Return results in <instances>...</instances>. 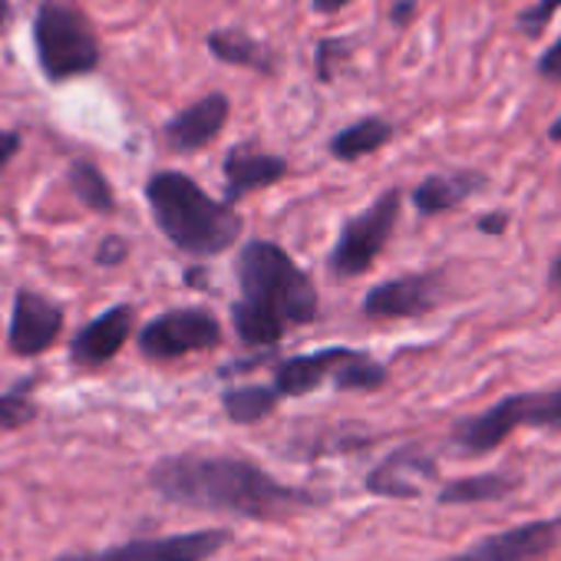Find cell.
Listing matches in <instances>:
<instances>
[{
  "instance_id": "obj_1",
  "label": "cell",
  "mask_w": 561,
  "mask_h": 561,
  "mask_svg": "<svg viewBox=\"0 0 561 561\" xmlns=\"http://www.w3.org/2000/svg\"><path fill=\"white\" fill-rule=\"evenodd\" d=\"M149 485L172 505L198 512H228L254 522L288 518L321 502L308 489L277 482L251 459L208 453H179L159 459L149 469Z\"/></svg>"
},
{
  "instance_id": "obj_2",
  "label": "cell",
  "mask_w": 561,
  "mask_h": 561,
  "mask_svg": "<svg viewBox=\"0 0 561 561\" xmlns=\"http://www.w3.org/2000/svg\"><path fill=\"white\" fill-rule=\"evenodd\" d=\"M241 301L231 305V324L241 344L274 347L288 328L314 324L318 291L314 280L291 261V254L264 238H251L238 251Z\"/></svg>"
},
{
  "instance_id": "obj_3",
  "label": "cell",
  "mask_w": 561,
  "mask_h": 561,
  "mask_svg": "<svg viewBox=\"0 0 561 561\" xmlns=\"http://www.w3.org/2000/svg\"><path fill=\"white\" fill-rule=\"evenodd\" d=\"M146 198L159 231L192 257L221 254L241 238V215L225 198H211L185 172H156L146 182Z\"/></svg>"
},
{
  "instance_id": "obj_4",
  "label": "cell",
  "mask_w": 561,
  "mask_h": 561,
  "mask_svg": "<svg viewBox=\"0 0 561 561\" xmlns=\"http://www.w3.org/2000/svg\"><path fill=\"white\" fill-rule=\"evenodd\" d=\"M515 430L561 433V387L502 397L489 410L456 420L449 443L462 456H485V453L499 449Z\"/></svg>"
},
{
  "instance_id": "obj_5",
  "label": "cell",
  "mask_w": 561,
  "mask_h": 561,
  "mask_svg": "<svg viewBox=\"0 0 561 561\" xmlns=\"http://www.w3.org/2000/svg\"><path fill=\"white\" fill-rule=\"evenodd\" d=\"M34 44L41 70L50 83L87 77L100 67V41L83 11L67 0H44L34 18Z\"/></svg>"
},
{
  "instance_id": "obj_6",
  "label": "cell",
  "mask_w": 561,
  "mask_h": 561,
  "mask_svg": "<svg viewBox=\"0 0 561 561\" xmlns=\"http://www.w3.org/2000/svg\"><path fill=\"white\" fill-rule=\"evenodd\" d=\"M400 208H403V192L400 188H387L380 192L360 215L347 218L341 225V234L331 248V274L334 277H360L374 267V261L383 254L387 241L397 231L400 221Z\"/></svg>"
},
{
  "instance_id": "obj_7",
  "label": "cell",
  "mask_w": 561,
  "mask_h": 561,
  "mask_svg": "<svg viewBox=\"0 0 561 561\" xmlns=\"http://www.w3.org/2000/svg\"><path fill=\"white\" fill-rule=\"evenodd\" d=\"M231 545V528H202L159 538H133L103 551H70L54 561H208Z\"/></svg>"
},
{
  "instance_id": "obj_8",
  "label": "cell",
  "mask_w": 561,
  "mask_h": 561,
  "mask_svg": "<svg viewBox=\"0 0 561 561\" xmlns=\"http://www.w3.org/2000/svg\"><path fill=\"white\" fill-rule=\"evenodd\" d=\"M221 344V324L202 308H179L152 318L139 331V351L149 360H175L185 354L215 351Z\"/></svg>"
},
{
  "instance_id": "obj_9",
  "label": "cell",
  "mask_w": 561,
  "mask_h": 561,
  "mask_svg": "<svg viewBox=\"0 0 561 561\" xmlns=\"http://www.w3.org/2000/svg\"><path fill=\"white\" fill-rule=\"evenodd\" d=\"M443 271H416L374 285L364 298V318L370 321H416L439 308L443 301Z\"/></svg>"
},
{
  "instance_id": "obj_10",
  "label": "cell",
  "mask_w": 561,
  "mask_h": 561,
  "mask_svg": "<svg viewBox=\"0 0 561 561\" xmlns=\"http://www.w3.org/2000/svg\"><path fill=\"white\" fill-rule=\"evenodd\" d=\"M561 545V515L535 518L495 535L472 541L466 551H456L439 561H548Z\"/></svg>"
},
{
  "instance_id": "obj_11",
  "label": "cell",
  "mask_w": 561,
  "mask_h": 561,
  "mask_svg": "<svg viewBox=\"0 0 561 561\" xmlns=\"http://www.w3.org/2000/svg\"><path fill=\"white\" fill-rule=\"evenodd\" d=\"M64 331V308L37 291H18L14 314H11V351L18 357H41L47 354Z\"/></svg>"
},
{
  "instance_id": "obj_12",
  "label": "cell",
  "mask_w": 561,
  "mask_h": 561,
  "mask_svg": "<svg viewBox=\"0 0 561 561\" xmlns=\"http://www.w3.org/2000/svg\"><path fill=\"white\" fill-rule=\"evenodd\" d=\"M436 479L439 466L430 453H423L420 446H400L380 466H374V472L367 476V489L383 499H416Z\"/></svg>"
},
{
  "instance_id": "obj_13",
  "label": "cell",
  "mask_w": 561,
  "mask_h": 561,
  "mask_svg": "<svg viewBox=\"0 0 561 561\" xmlns=\"http://www.w3.org/2000/svg\"><path fill=\"white\" fill-rule=\"evenodd\" d=\"M228 110H231V103H228L225 93H208V96L195 100L192 106L179 110V113L165 123L162 136H165V142H169L175 152L205 149V146L215 142V136L225 129Z\"/></svg>"
},
{
  "instance_id": "obj_14",
  "label": "cell",
  "mask_w": 561,
  "mask_h": 561,
  "mask_svg": "<svg viewBox=\"0 0 561 561\" xmlns=\"http://www.w3.org/2000/svg\"><path fill=\"white\" fill-rule=\"evenodd\" d=\"M133 318H136V314H133L129 305H116V308L103 311L100 318H93V321L73 337L70 357H73L77 364H83V367H100V364L113 360V357L126 347V341H129V334H133Z\"/></svg>"
},
{
  "instance_id": "obj_15",
  "label": "cell",
  "mask_w": 561,
  "mask_h": 561,
  "mask_svg": "<svg viewBox=\"0 0 561 561\" xmlns=\"http://www.w3.org/2000/svg\"><path fill=\"white\" fill-rule=\"evenodd\" d=\"M489 179L476 169H459V172H436L426 175L413 192L410 202L420 215L433 218V215H446L462 208L469 198H476L479 192H485Z\"/></svg>"
},
{
  "instance_id": "obj_16",
  "label": "cell",
  "mask_w": 561,
  "mask_h": 561,
  "mask_svg": "<svg viewBox=\"0 0 561 561\" xmlns=\"http://www.w3.org/2000/svg\"><path fill=\"white\" fill-rule=\"evenodd\" d=\"M354 354V347H324L318 354H301L291 360H280L274 370V390L280 397H308L321 383L334 380L337 367Z\"/></svg>"
},
{
  "instance_id": "obj_17",
  "label": "cell",
  "mask_w": 561,
  "mask_h": 561,
  "mask_svg": "<svg viewBox=\"0 0 561 561\" xmlns=\"http://www.w3.org/2000/svg\"><path fill=\"white\" fill-rule=\"evenodd\" d=\"M288 175V162L280 156L251 152V149H231L225 156V202H238L257 188H267Z\"/></svg>"
},
{
  "instance_id": "obj_18",
  "label": "cell",
  "mask_w": 561,
  "mask_h": 561,
  "mask_svg": "<svg viewBox=\"0 0 561 561\" xmlns=\"http://www.w3.org/2000/svg\"><path fill=\"white\" fill-rule=\"evenodd\" d=\"M393 123H387L383 116H364L351 126H344L334 139H331V156L341 162H357L364 156H374L377 149H383L393 139Z\"/></svg>"
},
{
  "instance_id": "obj_19",
  "label": "cell",
  "mask_w": 561,
  "mask_h": 561,
  "mask_svg": "<svg viewBox=\"0 0 561 561\" xmlns=\"http://www.w3.org/2000/svg\"><path fill=\"white\" fill-rule=\"evenodd\" d=\"M518 489V479L512 472H479L466 479H453L439 489V505H479V502H499L508 499Z\"/></svg>"
},
{
  "instance_id": "obj_20",
  "label": "cell",
  "mask_w": 561,
  "mask_h": 561,
  "mask_svg": "<svg viewBox=\"0 0 561 561\" xmlns=\"http://www.w3.org/2000/svg\"><path fill=\"white\" fill-rule=\"evenodd\" d=\"M205 44H208L211 57L221 60V64L244 67V70H257V73H267L271 70V50L261 41H254L248 31H238V27L211 31Z\"/></svg>"
},
{
  "instance_id": "obj_21",
  "label": "cell",
  "mask_w": 561,
  "mask_h": 561,
  "mask_svg": "<svg viewBox=\"0 0 561 561\" xmlns=\"http://www.w3.org/2000/svg\"><path fill=\"white\" fill-rule=\"evenodd\" d=\"M67 182H70V188H73V195H77L90 211H96V215H113V211H116V195H113L106 175H103L93 162H87V159L70 162Z\"/></svg>"
},
{
  "instance_id": "obj_22",
  "label": "cell",
  "mask_w": 561,
  "mask_h": 561,
  "mask_svg": "<svg viewBox=\"0 0 561 561\" xmlns=\"http://www.w3.org/2000/svg\"><path fill=\"white\" fill-rule=\"evenodd\" d=\"M277 400H280V393L274 387L254 383V387H231V390H225L221 407H225L231 423L251 426V423H261L267 413H274Z\"/></svg>"
},
{
  "instance_id": "obj_23",
  "label": "cell",
  "mask_w": 561,
  "mask_h": 561,
  "mask_svg": "<svg viewBox=\"0 0 561 561\" xmlns=\"http://www.w3.org/2000/svg\"><path fill=\"white\" fill-rule=\"evenodd\" d=\"M390 380V374H387V367L380 364V360H374L370 354H364V351H354L341 367H337V374H334V387L337 390H347V393H374V390H380L383 383Z\"/></svg>"
},
{
  "instance_id": "obj_24",
  "label": "cell",
  "mask_w": 561,
  "mask_h": 561,
  "mask_svg": "<svg viewBox=\"0 0 561 561\" xmlns=\"http://www.w3.org/2000/svg\"><path fill=\"white\" fill-rule=\"evenodd\" d=\"M558 11H561V0H535L531 8L515 14V31L522 37H528V41H538L548 31V24L554 21Z\"/></svg>"
},
{
  "instance_id": "obj_25",
  "label": "cell",
  "mask_w": 561,
  "mask_h": 561,
  "mask_svg": "<svg viewBox=\"0 0 561 561\" xmlns=\"http://www.w3.org/2000/svg\"><path fill=\"white\" fill-rule=\"evenodd\" d=\"M37 420V407L24 393H0V433L21 430Z\"/></svg>"
},
{
  "instance_id": "obj_26",
  "label": "cell",
  "mask_w": 561,
  "mask_h": 561,
  "mask_svg": "<svg viewBox=\"0 0 561 561\" xmlns=\"http://www.w3.org/2000/svg\"><path fill=\"white\" fill-rule=\"evenodd\" d=\"M347 54H351V44H347V41H341V37L321 41V44L314 47V70H318V80H321V83H334V77H337L334 67L344 64Z\"/></svg>"
},
{
  "instance_id": "obj_27",
  "label": "cell",
  "mask_w": 561,
  "mask_h": 561,
  "mask_svg": "<svg viewBox=\"0 0 561 561\" xmlns=\"http://www.w3.org/2000/svg\"><path fill=\"white\" fill-rule=\"evenodd\" d=\"M96 264L100 267H119L126 257H129V244L119 238V234H106L103 241H100V248H96Z\"/></svg>"
},
{
  "instance_id": "obj_28",
  "label": "cell",
  "mask_w": 561,
  "mask_h": 561,
  "mask_svg": "<svg viewBox=\"0 0 561 561\" xmlns=\"http://www.w3.org/2000/svg\"><path fill=\"white\" fill-rule=\"evenodd\" d=\"M535 73L548 83H561V37L551 47H545V54L535 60Z\"/></svg>"
},
{
  "instance_id": "obj_29",
  "label": "cell",
  "mask_w": 561,
  "mask_h": 561,
  "mask_svg": "<svg viewBox=\"0 0 561 561\" xmlns=\"http://www.w3.org/2000/svg\"><path fill=\"white\" fill-rule=\"evenodd\" d=\"M508 225H512V215L508 211H502V208H495V211H485V215H479L476 218V228L482 231V234H505L508 231Z\"/></svg>"
},
{
  "instance_id": "obj_30",
  "label": "cell",
  "mask_w": 561,
  "mask_h": 561,
  "mask_svg": "<svg viewBox=\"0 0 561 561\" xmlns=\"http://www.w3.org/2000/svg\"><path fill=\"white\" fill-rule=\"evenodd\" d=\"M21 146H24V139H21L18 129H0V175H4V169L14 162Z\"/></svg>"
},
{
  "instance_id": "obj_31",
  "label": "cell",
  "mask_w": 561,
  "mask_h": 561,
  "mask_svg": "<svg viewBox=\"0 0 561 561\" xmlns=\"http://www.w3.org/2000/svg\"><path fill=\"white\" fill-rule=\"evenodd\" d=\"M413 18H416V0H397V4L390 8V24L393 27H407Z\"/></svg>"
},
{
  "instance_id": "obj_32",
  "label": "cell",
  "mask_w": 561,
  "mask_h": 561,
  "mask_svg": "<svg viewBox=\"0 0 561 561\" xmlns=\"http://www.w3.org/2000/svg\"><path fill=\"white\" fill-rule=\"evenodd\" d=\"M351 4H354V0H314V11L318 14H337V11H344Z\"/></svg>"
},
{
  "instance_id": "obj_33",
  "label": "cell",
  "mask_w": 561,
  "mask_h": 561,
  "mask_svg": "<svg viewBox=\"0 0 561 561\" xmlns=\"http://www.w3.org/2000/svg\"><path fill=\"white\" fill-rule=\"evenodd\" d=\"M548 285H551L554 291H561V251L551 257V267H548Z\"/></svg>"
},
{
  "instance_id": "obj_34",
  "label": "cell",
  "mask_w": 561,
  "mask_h": 561,
  "mask_svg": "<svg viewBox=\"0 0 561 561\" xmlns=\"http://www.w3.org/2000/svg\"><path fill=\"white\" fill-rule=\"evenodd\" d=\"M11 18H14V8L8 4V0H0V34H4V27L11 24Z\"/></svg>"
},
{
  "instance_id": "obj_35",
  "label": "cell",
  "mask_w": 561,
  "mask_h": 561,
  "mask_svg": "<svg viewBox=\"0 0 561 561\" xmlns=\"http://www.w3.org/2000/svg\"><path fill=\"white\" fill-rule=\"evenodd\" d=\"M548 139H551V142H561V113H558V119L548 126Z\"/></svg>"
}]
</instances>
